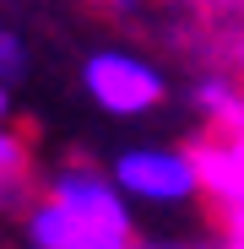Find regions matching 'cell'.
Instances as JSON below:
<instances>
[{"label":"cell","mask_w":244,"mask_h":249,"mask_svg":"<svg viewBox=\"0 0 244 249\" xmlns=\"http://www.w3.org/2000/svg\"><path fill=\"white\" fill-rule=\"evenodd\" d=\"M38 190L65 212L76 249H131L141 238L136 233V212H131L136 200L119 190V179L109 168H93V162L71 157L60 168H49Z\"/></svg>","instance_id":"1"},{"label":"cell","mask_w":244,"mask_h":249,"mask_svg":"<svg viewBox=\"0 0 244 249\" xmlns=\"http://www.w3.org/2000/svg\"><path fill=\"white\" fill-rule=\"evenodd\" d=\"M109 174L119 179V190H125L136 206L179 212V206H190V200L206 195V184H201V162L185 146H125V152H114Z\"/></svg>","instance_id":"2"},{"label":"cell","mask_w":244,"mask_h":249,"mask_svg":"<svg viewBox=\"0 0 244 249\" xmlns=\"http://www.w3.org/2000/svg\"><path fill=\"white\" fill-rule=\"evenodd\" d=\"M81 92L114 119H141L169 98V81L152 60H141L131 49H98L81 65Z\"/></svg>","instance_id":"3"},{"label":"cell","mask_w":244,"mask_h":249,"mask_svg":"<svg viewBox=\"0 0 244 249\" xmlns=\"http://www.w3.org/2000/svg\"><path fill=\"white\" fill-rule=\"evenodd\" d=\"M33 195H38L33 152H27V141L11 130V124H0V222H22Z\"/></svg>","instance_id":"4"},{"label":"cell","mask_w":244,"mask_h":249,"mask_svg":"<svg viewBox=\"0 0 244 249\" xmlns=\"http://www.w3.org/2000/svg\"><path fill=\"white\" fill-rule=\"evenodd\" d=\"M190 103L201 114V124H206L212 136H233L239 124H244V87L233 76H201L195 87H190Z\"/></svg>","instance_id":"5"},{"label":"cell","mask_w":244,"mask_h":249,"mask_svg":"<svg viewBox=\"0 0 244 249\" xmlns=\"http://www.w3.org/2000/svg\"><path fill=\"white\" fill-rule=\"evenodd\" d=\"M27 71V49H22V38L0 27V81H22Z\"/></svg>","instance_id":"6"},{"label":"cell","mask_w":244,"mask_h":249,"mask_svg":"<svg viewBox=\"0 0 244 249\" xmlns=\"http://www.w3.org/2000/svg\"><path fill=\"white\" fill-rule=\"evenodd\" d=\"M11 87H17V81H0V124L11 119Z\"/></svg>","instance_id":"7"},{"label":"cell","mask_w":244,"mask_h":249,"mask_svg":"<svg viewBox=\"0 0 244 249\" xmlns=\"http://www.w3.org/2000/svg\"><path fill=\"white\" fill-rule=\"evenodd\" d=\"M98 6H109V11H136V6H147V0H98Z\"/></svg>","instance_id":"8"},{"label":"cell","mask_w":244,"mask_h":249,"mask_svg":"<svg viewBox=\"0 0 244 249\" xmlns=\"http://www.w3.org/2000/svg\"><path fill=\"white\" fill-rule=\"evenodd\" d=\"M228 141H233V152H239V168H244V124H239V130H233Z\"/></svg>","instance_id":"9"},{"label":"cell","mask_w":244,"mask_h":249,"mask_svg":"<svg viewBox=\"0 0 244 249\" xmlns=\"http://www.w3.org/2000/svg\"><path fill=\"white\" fill-rule=\"evenodd\" d=\"M233 60H239V71H244V38H239V44H233Z\"/></svg>","instance_id":"10"}]
</instances>
